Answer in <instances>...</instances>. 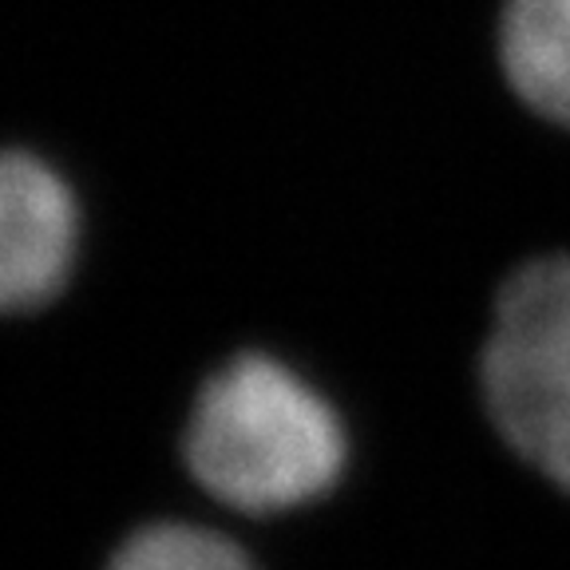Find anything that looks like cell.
Here are the masks:
<instances>
[{
  "mask_svg": "<svg viewBox=\"0 0 570 570\" xmlns=\"http://www.w3.org/2000/svg\"><path fill=\"white\" fill-rule=\"evenodd\" d=\"M183 455L218 503L277 515L337 488L348 468V428L294 365L238 353L198 392Z\"/></svg>",
  "mask_w": 570,
  "mask_h": 570,
  "instance_id": "cell-1",
  "label": "cell"
},
{
  "mask_svg": "<svg viewBox=\"0 0 570 570\" xmlns=\"http://www.w3.org/2000/svg\"><path fill=\"white\" fill-rule=\"evenodd\" d=\"M480 396L503 444L570 495V254L523 262L499 285Z\"/></svg>",
  "mask_w": 570,
  "mask_h": 570,
  "instance_id": "cell-2",
  "label": "cell"
},
{
  "mask_svg": "<svg viewBox=\"0 0 570 570\" xmlns=\"http://www.w3.org/2000/svg\"><path fill=\"white\" fill-rule=\"evenodd\" d=\"M80 254V206L40 155L0 151V313L52 302Z\"/></svg>",
  "mask_w": 570,
  "mask_h": 570,
  "instance_id": "cell-3",
  "label": "cell"
},
{
  "mask_svg": "<svg viewBox=\"0 0 570 570\" xmlns=\"http://www.w3.org/2000/svg\"><path fill=\"white\" fill-rule=\"evenodd\" d=\"M499 63L534 116L570 131V0H508Z\"/></svg>",
  "mask_w": 570,
  "mask_h": 570,
  "instance_id": "cell-4",
  "label": "cell"
},
{
  "mask_svg": "<svg viewBox=\"0 0 570 570\" xmlns=\"http://www.w3.org/2000/svg\"><path fill=\"white\" fill-rule=\"evenodd\" d=\"M107 570H258L226 534L195 523H155L119 543Z\"/></svg>",
  "mask_w": 570,
  "mask_h": 570,
  "instance_id": "cell-5",
  "label": "cell"
}]
</instances>
